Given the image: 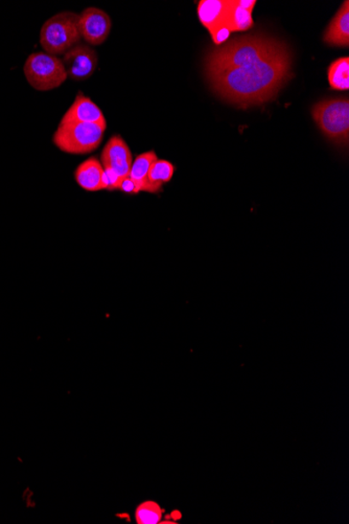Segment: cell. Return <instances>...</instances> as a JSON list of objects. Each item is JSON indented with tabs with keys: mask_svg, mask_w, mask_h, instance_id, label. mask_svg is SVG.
I'll return each mask as SVG.
<instances>
[{
	"mask_svg": "<svg viewBox=\"0 0 349 524\" xmlns=\"http://www.w3.org/2000/svg\"><path fill=\"white\" fill-rule=\"evenodd\" d=\"M71 121L97 125L105 130L107 128V121L102 110L81 92L75 97L74 102L64 114L60 123H71Z\"/></svg>",
	"mask_w": 349,
	"mask_h": 524,
	"instance_id": "9c48e42d",
	"label": "cell"
},
{
	"mask_svg": "<svg viewBox=\"0 0 349 524\" xmlns=\"http://www.w3.org/2000/svg\"><path fill=\"white\" fill-rule=\"evenodd\" d=\"M25 74L27 82L39 91L56 90L67 79L61 59L48 52H34L28 57Z\"/></svg>",
	"mask_w": 349,
	"mask_h": 524,
	"instance_id": "5b68a950",
	"label": "cell"
},
{
	"mask_svg": "<svg viewBox=\"0 0 349 524\" xmlns=\"http://www.w3.org/2000/svg\"><path fill=\"white\" fill-rule=\"evenodd\" d=\"M254 25L252 13L244 10L237 4V0H229V20L227 28L229 32L248 31Z\"/></svg>",
	"mask_w": 349,
	"mask_h": 524,
	"instance_id": "9a60e30c",
	"label": "cell"
},
{
	"mask_svg": "<svg viewBox=\"0 0 349 524\" xmlns=\"http://www.w3.org/2000/svg\"><path fill=\"white\" fill-rule=\"evenodd\" d=\"M104 167L96 157L85 160L74 172L75 182L85 191L97 192L104 190Z\"/></svg>",
	"mask_w": 349,
	"mask_h": 524,
	"instance_id": "7c38bea8",
	"label": "cell"
},
{
	"mask_svg": "<svg viewBox=\"0 0 349 524\" xmlns=\"http://www.w3.org/2000/svg\"><path fill=\"white\" fill-rule=\"evenodd\" d=\"M61 61L66 68L67 78L74 81H85L96 72L97 55L89 45L79 43L64 54Z\"/></svg>",
	"mask_w": 349,
	"mask_h": 524,
	"instance_id": "8992f818",
	"label": "cell"
},
{
	"mask_svg": "<svg viewBox=\"0 0 349 524\" xmlns=\"http://www.w3.org/2000/svg\"><path fill=\"white\" fill-rule=\"evenodd\" d=\"M323 40L325 43L340 48H348L349 45V3L345 0L341 8L330 23L325 31Z\"/></svg>",
	"mask_w": 349,
	"mask_h": 524,
	"instance_id": "8fae6325",
	"label": "cell"
},
{
	"mask_svg": "<svg viewBox=\"0 0 349 524\" xmlns=\"http://www.w3.org/2000/svg\"><path fill=\"white\" fill-rule=\"evenodd\" d=\"M329 82L330 90H349V58L342 57L330 64L329 67Z\"/></svg>",
	"mask_w": 349,
	"mask_h": 524,
	"instance_id": "2e32d148",
	"label": "cell"
},
{
	"mask_svg": "<svg viewBox=\"0 0 349 524\" xmlns=\"http://www.w3.org/2000/svg\"><path fill=\"white\" fill-rule=\"evenodd\" d=\"M159 160L154 151H149L143 154H139L132 162L129 177L134 184L141 193V192H147L148 190V174L151 166Z\"/></svg>",
	"mask_w": 349,
	"mask_h": 524,
	"instance_id": "4fadbf2b",
	"label": "cell"
},
{
	"mask_svg": "<svg viewBox=\"0 0 349 524\" xmlns=\"http://www.w3.org/2000/svg\"><path fill=\"white\" fill-rule=\"evenodd\" d=\"M80 15L74 12H61L46 20L40 32V43L45 52L63 56L81 42Z\"/></svg>",
	"mask_w": 349,
	"mask_h": 524,
	"instance_id": "7a4b0ae2",
	"label": "cell"
},
{
	"mask_svg": "<svg viewBox=\"0 0 349 524\" xmlns=\"http://www.w3.org/2000/svg\"><path fill=\"white\" fill-rule=\"evenodd\" d=\"M112 27V19L101 9L89 8L80 15L81 37L90 45H101L106 42Z\"/></svg>",
	"mask_w": 349,
	"mask_h": 524,
	"instance_id": "52a82bcc",
	"label": "cell"
},
{
	"mask_svg": "<svg viewBox=\"0 0 349 524\" xmlns=\"http://www.w3.org/2000/svg\"><path fill=\"white\" fill-rule=\"evenodd\" d=\"M162 517V510L159 504L145 502L136 510V521L138 524L159 523Z\"/></svg>",
	"mask_w": 349,
	"mask_h": 524,
	"instance_id": "e0dca14e",
	"label": "cell"
},
{
	"mask_svg": "<svg viewBox=\"0 0 349 524\" xmlns=\"http://www.w3.org/2000/svg\"><path fill=\"white\" fill-rule=\"evenodd\" d=\"M133 156L129 145L120 136H114L105 145L101 156V164L105 170L118 175L120 179L129 176Z\"/></svg>",
	"mask_w": 349,
	"mask_h": 524,
	"instance_id": "ba28073f",
	"label": "cell"
},
{
	"mask_svg": "<svg viewBox=\"0 0 349 524\" xmlns=\"http://www.w3.org/2000/svg\"><path fill=\"white\" fill-rule=\"evenodd\" d=\"M198 17L213 38L219 31L227 27L229 0H202L198 4Z\"/></svg>",
	"mask_w": 349,
	"mask_h": 524,
	"instance_id": "30bf717a",
	"label": "cell"
},
{
	"mask_svg": "<svg viewBox=\"0 0 349 524\" xmlns=\"http://www.w3.org/2000/svg\"><path fill=\"white\" fill-rule=\"evenodd\" d=\"M105 129L93 124L60 123L54 134L56 147L64 153L85 155L96 151L103 141Z\"/></svg>",
	"mask_w": 349,
	"mask_h": 524,
	"instance_id": "3957f363",
	"label": "cell"
},
{
	"mask_svg": "<svg viewBox=\"0 0 349 524\" xmlns=\"http://www.w3.org/2000/svg\"><path fill=\"white\" fill-rule=\"evenodd\" d=\"M174 173V167L167 160H157L151 166L148 174V193H159L162 185L170 183Z\"/></svg>",
	"mask_w": 349,
	"mask_h": 524,
	"instance_id": "5bb4252c",
	"label": "cell"
},
{
	"mask_svg": "<svg viewBox=\"0 0 349 524\" xmlns=\"http://www.w3.org/2000/svg\"><path fill=\"white\" fill-rule=\"evenodd\" d=\"M314 121L325 137L337 144L347 145L349 138V101L347 98L319 102L312 109Z\"/></svg>",
	"mask_w": 349,
	"mask_h": 524,
	"instance_id": "277c9868",
	"label": "cell"
},
{
	"mask_svg": "<svg viewBox=\"0 0 349 524\" xmlns=\"http://www.w3.org/2000/svg\"><path fill=\"white\" fill-rule=\"evenodd\" d=\"M119 190L123 191L124 193L136 195L139 193L136 185L134 184L132 180L129 177H126L121 180L120 184L119 186Z\"/></svg>",
	"mask_w": 349,
	"mask_h": 524,
	"instance_id": "ac0fdd59",
	"label": "cell"
},
{
	"mask_svg": "<svg viewBox=\"0 0 349 524\" xmlns=\"http://www.w3.org/2000/svg\"><path fill=\"white\" fill-rule=\"evenodd\" d=\"M237 3L241 8L250 12V13H252L255 4H257L255 0H237Z\"/></svg>",
	"mask_w": 349,
	"mask_h": 524,
	"instance_id": "d6986e66",
	"label": "cell"
},
{
	"mask_svg": "<svg viewBox=\"0 0 349 524\" xmlns=\"http://www.w3.org/2000/svg\"><path fill=\"white\" fill-rule=\"evenodd\" d=\"M286 46L265 35H247L217 46L206 57V74L213 90L242 108L273 100L292 77Z\"/></svg>",
	"mask_w": 349,
	"mask_h": 524,
	"instance_id": "6da1fadb",
	"label": "cell"
}]
</instances>
